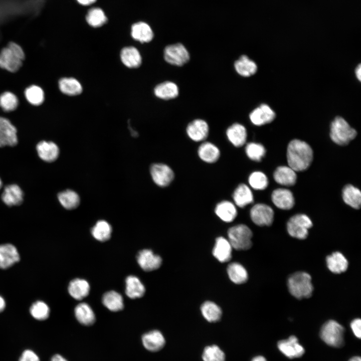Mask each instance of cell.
<instances>
[{
  "label": "cell",
  "mask_w": 361,
  "mask_h": 361,
  "mask_svg": "<svg viewBox=\"0 0 361 361\" xmlns=\"http://www.w3.org/2000/svg\"><path fill=\"white\" fill-rule=\"evenodd\" d=\"M204 318L209 322H215L219 321L222 316V310L216 303L211 301L204 302L201 308Z\"/></svg>",
  "instance_id": "b9f144b4"
},
{
  "label": "cell",
  "mask_w": 361,
  "mask_h": 361,
  "mask_svg": "<svg viewBox=\"0 0 361 361\" xmlns=\"http://www.w3.org/2000/svg\"><path fill=\"white\" fill-rule=\"evenodd\" d=\"M272 202L277 208L282 210H290L294 205V199L292 192L285 189H278L272 194Z\"/></svg>",
  "instance_id": "d6986e66"
},
{
  "label": "cell",
  "mask_w": 361,
  "mask_h": 361,
  "mask_svg": "<svg viewBox=\"0 0 361 361\" xmlns=\"http://www.w3.org/2000/svg\"><path fill=\"white\" fill-rule=\"evenodd\" d=\"M277 346L283 354L290 358L299 357L305 352L304 348L299 343L297 338L294 335L290 336L287 339L279 341Z\"/></svg>",
  "instance_id": "7c38bea8"
},
{
  "label": "cell",
  "mask_w": 361,
  "mask_h": 361,
  "mask_svg": "<svg viewBox=\"0 0 361 361\" xmlns=\"http://www.w3.org/2000/svg\"><path fill=\"white\" fill-rule=\"evenodd\" d=\"M348 361H361L359 356H353L351 357Z\"/></svg>",
  "instance_id": "6f0895ef"
},
{
  "label": "cell",
  "mask_w": 361,
  "mask_h": 361,
  "mask_svg": "<svg viewBox=\"0 0 361 361\" xmlns=\"http://www.w3.org/2000/svg\"><path fill=\"white\" fill-rule=\"evenodd\" d=\"M216 215L223 221L230 223L234 221L237 216L236 205L229 201H223L219 203L215 208Z\"/></svg>",
  "instance_id": "d4e9b609"
},
{
  "label": "cell",
  "mask_w": 361,
  "mask_h": 361,
  "mask_svg": "<svg viewBox=\"0 0 361 361\" xmlns=\"http://www.w3.org/2000/svg\"><path fill=\"white\" fill-rule=\"evenodd\" d=\"M227 273L230 280L235 284L244 283L248 279V275L246 270L238 263L230 264L227 267Z\"/></svg>",
  "instance_id": "f35d334b"
},
{
  "label": "cell",
  "mask_w": 361,
  "mask_h": 361,
  "mask_svg": "<svg viewBox=\"0 0 361 361\" xmlns=\"http://www.w3.org/2000/svg\"><path fill=\"white\" fill-rule=\"evenodd\" d=\"M74 312L77 320L82 325H91L95 321V315L92 309L86 303L78 304Z\"/></svg>",
  "instance_id": "e575fe53"
},
{
  "label": "cell",
  "mask_w": 361,
  "mask_h": 361,
  "mask_svg": "<svg viewBox=\"0 0 361 361\" xmlns=\"http://www.w3.org/2000/svg\"><path fill=\"white\" fill-rule=\"evenodd\" d=\"M276 117L275 112L266 104H262L250 114L251 122L257 126H261L273 121Z\"/></svg>",
  "instance_id": "5bb4252c"
},
{
  "label": "cell",
  "mask_w": 361,
  "mask_h": 361,
  "mask_svg": "<svg viewBox=\"0 0 361 361\" xmlns=\"http://www.w3.org/2000/svg\"><path fill=\"white\" fill-rule=\"evenodd\" d=\"M252 232L246 225L239 224L229 228L228 241L232 248L237 250H246L252 246Z\"/></svg>",
  "instance_id": "5b68a950"
},
{
  "label": "cell",
  "mask_w": 361,
  "mask_h": 361,
  "mask_svg": "<svg viewBox=\"0 0 361 361\" xmlns=\"http://www.w3.org/2000/svg\"><path fill=\"white\" fill-rule=\"evenodd\" d=\"M312 226L310 218L304 214H297L292 216L288 221L287 230L292 237L305 239L308 234V229Z\"/></svg>",
  "instance_id": "52a82bcc"
},
{
  "label": "cell",
  "mask_w": 361,
  "mask_h": 361,
  "mask_svg": "<svg viewBox=\"0 0 361 361\" xmlns=\"http://www.w3.org/2000/svg\"><path fill=\"white\" fill-rule=\"evenodd\" d=\"M112 231V227L107 222L100 220L92 228L91 234L95 239L104 242L110 239Z\"/></svg>",
  "instance_id": "60d3db41"
},
{
  "label": "cell",
  "mask_w": 361,
  "mask_h": 361,
  "mask_svg": "<svg viewBox=\"0 0 361 361\" xmlns=\"http://www.w3.org/2000/svg\"><path fill=\"white\" fill-rule=\"evenodd\" d=\"M150 172L153 182L161 187L168 186L174 177L172 169L163 163H157L152 164Z\"/></svg>",
  "instance_id": "8fae6325"
},
{
  "label": "cell",
  "mask_w": 361,
  "mask_h": 361,
  "mask_svg": "<svg viewBox=\"0 0 361 361\" xmlns=\"http://www.w3.org/2000/svg\"><path fill=\"white\" fill-rule=\"evenodd\" d=\"M252 222L259 226H270L274 219V212L269 206L264 204L254 205L250 212Z\"/></svg>",
  "instance_id": "30bf717a"
},
{
  "label": "cell",
  "mask_w": 361,
  "mask_h": 361,
  "mask_svg": "<svg viewBox=\"0 0 361 361\" xmlns=\"http://www.w3.org/2000/svg\"><path fill=\"white\" fill-rule=\"evenodd\" d=\"M24 93L27 101L33 106H39L45 100L43 89L37 85L33 84L28 86L25 89Z\"/></svg>",
  "instance_id": "74e56055"
},
{
  "label": "cell",
  "mask_w": 361,
  "mask_h": 361,
  "mask_svg": "<svg viewBox=\"0 0 361 361\" xmlns=\"http://www.w3.org/2000/svg\"><path fill=\"white\" fill-rule=\"evenodd\" d=\"M344 202L355 209H359L361 205V193L359 190L352 185L345 186L342 190Z\"/></svg>",
  "instance_id": "d590c367"
},
{
  "label": "cell",
  "mask_w": 361,
  "mask_h": 361,
  "mask_svg": "<svg viewBox=\"0 0 361 361\" xmlns=\"http://www.w3.org/2000/svg\"><path fill=\"white\" fill-rule=\"evenodd\" d=\"M103 305L112 311H118L124 307L122 296L115 291H110L104 294L102 297Z\"/></svg>",
  "instance_id": "8d00e7d4"
},
{
  "label": "cell",
  "mask_w": 361,
  "mask_h": 361,
  "mask_svg": "<svg viewBox=\"0 0 361 361\" xmlns=\"http://www.w3.org/2000/svg\"><path fill=\"white\" fill-rule=\"evenodd\" d=\"M18 142L16 127L9 119L0 116V147L15 146Z\"/></svg>",
  "instance_id": "9c48e42d"
},
{
  "label": "cell",
  "mask_w": 361,
  "mask_h": 361,
  "mask_svg": "<svg viewBox=\"0 0 361 361\" xmlns=\"http://www.w3.org/2000/svg\"><path fill=\"white\" fill-rule=\"evenodd\" d=\"M250 186L256 190L265 189L268 185V180L266 175L261 171L253 172L248 178Z\"/></svg>",
  "instance_id": "7dc6e473"
},
{
  "label": "cell",
  "mask_w": 361,
  "mask_h": 361,
  "mask_svg": "<svg viewBox=\"0 0 361 361\" xmlns=\"http://www.w3.org/2000/svg\"><path fill=\"white\" fill-rule=\"evenodd\" d=\"M273 176L276 183L286 186L294 185L297 179L295 171L286 166L278 167L275 170Z\"/></svg>",
  "instance_id": "4316f807"
},
{
  "label": "cell",
  "mask_w": 361,
  "mask_h": 361,
  "mask_svg": "<svg viewBox=\"0 0 361 361\" xmlns=\"http://www.w3.org/2000/svg\"><path fill=\"white\" fill-rule=\"evenodd\" d=\"M25 54L22 47L10 42L0 51V68L11 73L17 72L22 67Z\"/></svg>",
  "instance_id": "7a4b0ae2"
},
{
  "label": "cell",
  "mask_w": 361,
  "mask_h": 361,
  "mask_svg": "<svg viewBox=\"0 0 361 361\" xmlns=\"http://www.w3.org/2000/svg\"><path fill=\"white\" fill-rule=\"evenodd\" d=\"M350 327L354 335L360 338L361 337V320L359 318L353 320L350 323Z\"/></svg>",
  "instance_id": "f907efd6"
},
{
  "label": "cell",
  "mask_w": 361,
  "mask_h": 361,
  "mask_svg": "<svg viewBox=\"0 0 361 361\" xmlns=\"http://www.w3.org/2000/svg\"><path fill=\"white\" fill-rule=\"evenodd\" d=\"M141 342L146 349L151 352H156L164 347L165 340L160 331L153 330L143 334Z\"/></svg>",
  "instance_id": "2e32d148"
},
{
  "label": "cell",
  "mask_w": 361,
  "mask_h": 361,
  "mask_svg": "<svg viewBox=\"0 0 361 361\" xmlns=\"http://www.w3.org/2000/svg\"><path fill=\"white\" fill-rule=\"evenodd\" d=\"M287 285L290 293L298 299L310 297L313 290L311 277L304 272H297L291 275Z\"/></svg>",
  "instance_id": "3957f363"
},
{
  "label": "cell",
  "mask_w": 361,
  "mask_h": 361,
  "mask_svg": "<svg viewBox=\"0 0 361 361\" xmlns=\"http://www.w3.org/2000/svg\"><path fill=\"white\" fill-rule=\"evenodd\" d=\"M120 59L122 63L129 68H138L142 62L140 52L133 46L123 48L120 52Z\"/></svg>",
  "instance_id": "cb8c5ba5"
},
{
  "label": "cell",
  "mask_w": 361,
  "mask_h": 361,
  "mask_svg": "<svg viewBox=\"0 0 361 361\" xmlns=\"http://www.w3.org/2000/svg\"><path fill=\"white\" fill-rule=\"evenodd\" d=\"M202 358L204 361H225V354L218 346L212 345L204 348Z\"/></svg>",
  "instance_id": "f6af8a7d"
},
{
  "label": "cell",
  "mask_w": 361,
  "mask_h": 361,
  "mask_svg": "<svg viewBox=\"0 0 361 361\" xmlns=\"http://www.w3.org/2000/svg\"><path fill=\"white\" fill-rule=\"evenodd\" d=\"M88 24L92 27L98 28L107 22V18L103 11L99 8L90 9L86 17Z\"/></svg>",
  "instance_id": "ee69618b"
},
{
  "label": "cell",
  "mask_w": 361,
  "mask_h": 361,
  "mask_svg": "<svg viewBox=\"0 0 361 361\" xmlns=\"http://www.w3.org/2000/svg\"><path fill=\"white\" fill-rule=\"evenodd\" d=\"M131 36L135 40L143 43L151 41L154 35L149 25L145 22H139L132 26Z\"/></svg>",
  "instance_id": "484cf974"
},
{
  "label": "cell",
  "mask_w": 361,
  "mask_h": 361,
  "mask_svg": "<svg viewBox=\"0 0 361 361\" xmlns=\"http://www.w3.org/2000/svg\"><path fill=\"white\" fill-rule=\"evenodd\" d=\"M145 289L139 279L135 276H128L125 279V293L131 298H140L144 294Z\"/></svg>",
  "instance_id": "d6a6232c"
},
{
  "label": "cell",
  "mask_w": 361,
  "mask_h": 361,
  "mask_svg": "<svg viewBox=\"0 0 361 361\" xmlns=\"http://www.w3.org/2000/svg\"><path fill=\"white\" fill-rule=\"evenodd\" d=\"M343 327L335 320L326 322L320 330L321 338L328 345L340 347L344 344Z\"/></svg>",
  "instance_id": "8992f818"
},
{
  "label": "cell",
  "mask_w": 361,
  "mask_h": 361,
  "mask_svg": "<svg viewBox=\"0 0 361 361\" xmlns=\"http://www.w3.org/2000/svg\"><path fill=\"white\" fill-rule=\"evenodd\" d=\"M198 154L203 161L212 163L218 160L220 156V151L213 143L204 142L199 147Z\"/></svg>",
  "instance_id": "83f0119b"
},
{
  "label": "cell",
  "mask_w": 361,
  "mask_h": 361,
  "mask_svg": "<svg viewBox=\"0 0 361 361\" xmlns=\"http://www.w3.org/2000/svg\"><path fill=\"white\" fill-rule=\"evenodd\" d=\"M58 199L61 205L67 210L76 209L80 202V197L77 193L71 190L59 193Z\"/></svg>",
  "instance_id": "ab89813d"
},
{
  "label": "cell",
  "mask_w": 361,
  "mask_h": 361,
  "mask_svg": "<svg viewBox=\"0 0 361 361\" xmlns=\"http://www.w3.org/2000/svg\"><path fill=\"white\" fill-rule=\"evenodd\" d=\"M179 93L177 85L171 81H165L157 85L154 89L156 97L163 99L169 100L176 98Z\"/></svg>",
  "instance_id": "f546056e"
},
{
  "label": "cell",
  "mask_w": 361,
  "mask_h": 361,
  "mask_svg": "<svg viewBox=\"0 0 361 361\" xmlns=\"http://www.w3.org/2000/svg\"><path fill=\"white\" fill-rule=\"evenodd\" d=\"M251 361H267L266 358L261 355L257 356L254 357Z\"/></svg>",
  "instance_id": "9f6ffc18"
},
{
  "label": "cell",
  "mask_w": 361,
  "mask_h": 361,
  "mask_svg": "<svg viewBox=\"0 0 361 361\" xmlns=\"http://www.w3.org/2000/svg\"><path fill=\"white\" fill-rule=\"evenodd\" d=\"M234 68L237 73L243 77H250L257 71L255 62L246 55H242L234 63Z\"/></svg>",
  "instance_id": "4dcf8cb0"
},
{
  "label": "cell",
  "mask_w": 361,
  "mask_h": 361,
  "mask_svg": "<svg viewBox=\"0 0 361 361\" xmlns=\"http://www.w3.org/2000/svg\"><path fill=\"white\" fill-rule=\"evenodd\" d=\"M51 361H68L64 357L59 354H56L53 355L51 359Z\"/></svg>",
  "instance_id": "816d5d0a"
},
{
  "label": "cell",
  "mask_w": 361,
  "mask_h": 361,
  "mask_svg": "<svg viewBox=\"0 0 361 361\" xmlns=\"http://www.w3.org/2000/svg\"><path fill=\"white\" fill-rule=\"evenodd\" d=\"M20 260L17 248L10 244L0 245V268L7 269Z\"/></svg>",
  "instance_id": "ffe728a7"
},
{
  "label": "cell",
  "mask_w": 361,
  "mask_h": 361,
  "mask_svg": "<svg viewBox=\"0 0 361 361\" xmlns=\"http://www.w3.org/2000/svg\"><path fill=\"white\" fill-rule=\"evenodd\" d=\"M19 104L17 96L10 91H5L0 95V108L5 112L15 110Z\"/></svg>",
  "instance_id": "7bdbcfd3"
},
{
  "label": "cell",
  "mask_w": 361,
  "mask_h": 361,
  "mask_svg": "<svg viewBox=\"0 0 361 361\" xmlns=\"http://www.w3.org/2000/svg\"><path fill=\"white\" fill-rule=\"evenodd\" d=\"M90 285L85 280L76 278L72 280L68 286L70 295L76 300H81L89 294Z\"/></svg>",
  "instance_id": "836d02e7"
},
{
  "label": "cell",
  "mask_w": 361,
  "mask_h": 361,
  "mask_svg": "<svg viewBox=\"0 0 361 361\" xmlns=\"http://www.w3.org/2000/svg\"><path fill=\"white\" fill-rule=\"evenodd\" d=\"M3 202L8 206L20 205L24 200V193L21 188L16 184L7 186L2 194Z\"/></svg>",
  "instance_id": "ac0fdd59"
},
{
  "label": "cell",
  "mask_w": 361,
  "mask_h": 361,
  "mask_svg": "<svg viewBox=\"0 0 361 361\" xmlns=\"http://www.w3.org/2000/svg\"><path fill=\"white\" fill-rule=\"evenodd\" d=\"M356 131L340 116L336 117L330 124L331 140L340 145H347L356 136Z\"/></svg>",
  "instance_id": "277c9868"
},
{
  "label": "cell",
  "mask_w": 361,
  "mask_h": 361,
  "mask_svg": "<svg viewBox=\"0 0 361 361\" xmlns=\"http://www.w3.org/2000/svg\"><path fill=\"white\" fill-rule=\"evenodd\" d=\"M186 132L188 136L192 140L199 142L204 140L208 137L209 127L205 120L196 119L188 125Z\"/></svg>",
  "instance_id": "9a60e30c"
},
{
  "label": "cell",
  "mask_w": 361,
  "mask_h": 361,
  "mask_svg": "<svg viewBox=\"0 0 361 361\" xmlns=\"http://www.w3.org/2000/svg\"><path fill=\"white\" fill-rule=\"evenodd\" d=\"M328 269L332 273L339 274L345 272L348 267V263L346 258L339 252L333 253L326 259Z\"/></svg>",
  "instance_id": "1f68e13d"
},
{
  "label": "cell",
  "mask_w": 361,
  "mask_h": 361,
  "mask_svg": "<svg viewBox=\"0 0 361 361\" xmlns=\"http://www.w3.org/2000/svg\"><path fill=\"white\" fill-rule=\"evenodd\" d=\"M58 87L60 92L67 96H74L80 94L83 88L80 82L76 78L62 77L58 81Z\"/></svg>",
  "instance_id": "44dd1931"
},
{
  "label": "cell",
  "mask_w": 361,
  "mask_h": 361,
  "mask_svg": "<svg viewBox=\"0 0 361 361\" xmlns=\"http://www.w3.org/2000/svg\"><path fill=\"white\" fill-rule=\"evenodd\" d=\"M287 159L289 166L295 171H303L311 164L313 151L306 142L293 139L288 145Z\"/></svg>",
  "instance_id": "6da1fadb"
},
{
  "label": "cell",
  "mask_w": 361,
  "mask_h": 361,
  "mask_svg": "<svg viewBox=\"0 0 361 361\" xmlns=\"http://www.w3.org/2000/svg\"><path fill=\"white\" fill-rule=\"evenodd\" d=\"M232 250V247L229 241L223 237H219L216 239L213 254L220 262H226L231 259Z\"/></svg>",
  "instance_id": "603a6c76"
},
{
  "label": "cell",
  "mask_w": 361,
  "mask_h": 361,
  "mask_svg": "<svg viewBox=\"0 0 361 361\" xmlns=\"http://www.w3.org/2000/svg\"><path fill=\"white\" fill-rule=\"evenodd\" d=\"M78 3L84 6H88L95 3L96 0H76Z\"/></svg>",
  "instance_id": "f5cc1de1"
},
{
  "label": "cell",
  "mask_w": 361,
  "mask_h": 361,
  "mask_svg": "<svg viewBox=\"0 0 361 361\" xmlns=\"http://www.w3.org/2000/svg\"><path fill=\"white\" fill-rule=\"evenodd\" d=\"M36 150L39 157L48 162L56 160L60 152L59 147L55 142L44 140L40 141L37 143Z\"/></svg>",
  "instance_id": "e0dca14e"
},
{
  "label": "cell",
  "mask_w": 361,
  "mask_h": 361,
  "mask_svg": "<svg viewBox=\"0 0 361 361\" xmlns=\"http://www.w3.org/2000/svg\"><path fill=\"white\" fill-rule=\"evenodd\" d=\"M32 316L39 320H44L48 318L50 309L44 302L38 301L32 304L30 309Z\"/></svg>",
  "instance_id": "c3c4849f"
},
{
  "label": "cell",
  "mask_w": 361,
  "mask_h": 361,
  "mask_svg": "<svg viewBox=\"0 0 361 361\" xmlns=\"http://www.w3.org/2000/svg\"><path fill=\"white\" fill-rule=\"evenodd\" d=\"M19 361H40V358L33 350L26 349L23 352Z\"/></svg>",
  "instance_id": "681fc988"
},
{
  "label": "cell",
  "mask_w": 361,
  "mask_h": 361,
  "mask_svg": "<svg viewBox=\"0 0 361 361\" xmlns=\"http://www.w3.org/2000/svg\"><path fill=\"white\" fill-rule=\"evenodd\" d=\"M137 263L145 271H151L157 269L161 265V257L149 249L140 251L136 256Z\"/></svg>",
  "instance_id": "4fadbf2b"
},
{
  "label": "cell",
  "mask_w": 361,
  "mask_h": 361,
  "mask_svg": "<svg viewBox=\"0 0 361 361\" xmlns=\"http://www.w3.org/2000/svg\"><path fill=\"white\" fill-rule=\"evenodd\" d=\"M245 152L250 159L259 161L265 156L266 149L264 146L260 143L250 142L246 146Z\"/></svg>",
  "instance_id": "bcb514c9"
},
{
  "label": "cell",
  "mask_w": 361,
  "mask_h": 361,
  "mask_svg": "<svg viewBox=\"0 0 361 361\" xmlns=\"http://www.w3.org/2000/svg\"><path fill=\"white\" fill-rule=\"evenodd\" d=\"M355 74L357 79L360 81L361 80V65L359 64L356 67L355 71Z\"/></svg>",
  "instance_id": "db71d44e"
},
{
  "label": "cell",
  "mask_w": 361,
  "mask_h": 361,
  "mask_svg": "<svg viewBox=\"0 0 361 361\" xmlns=\"http://www.w3.org/2000/svg\"><path fill=\"white\" fill-rule=\"evenodd\" d=\"M190 57L188 51L180 43L168 45L164 50L165 61L172 65L183 66L189 61Z\"/></svg>",
  "instance_id": "ba28073f"
},
{
  "label": "cell",
  "mask_w": 361,
  "mask_h": 361,
  "mask_svg": "<svg viewBox=\"0 0 361 361\" xmlns=\"http://www.w3.org/2000/svg\"><path fill=\"white\" fill-rule=\"evenodd\" d=\"M3 184L1 179L0 178V189H1L2 187Z\"/></svg>",
  "instance_id": "680465c9"
},
{
  "label": "cell",
  "mask_w": 361,
  "mask_h": 361,
  "mask_svg": "<svg viewBox=\"0 0 361 361\" xmlns=\"http://www.w3.org/2000/svg\"><path fill=\"white\" fill-rule=\"evenodd\" d=\"M5 306V301L4 298L0 296V312H1L4 310Z\"/></svg>",
  "instance_id": "11a10c76"
},
{
  "label": "cell",
  "mask_w": 361,
  "mask_h": 361,
  "mask_svg": "<svg viewBox=\"0 0 361 361\" xmlns=\"http://www.w3.org/2000/svg\"><path fill=\"white\" fill-rule=\"evenodd\" d=\"M226 135L229 141L234 146L239 147L243 146L246 141L247 130L242 124L235 123L227 128Z\"/></svg>",
  "instance_id": "7402d4cb"
},
{
  "label": "cell",
  "mask_w": 361,
  "mask_h": 361,
  "mask_svg": "<svg viewBox=\"0 0 361 361\" xmlns=\"http://www.w3.org/2000/svg\"><path fill=\"white\" fill-rule=\"evenodd\" d=\"M233 199L235 205L243 208L253 202V195L250 188L244 184L238 186L234 191Z\"/></svg>",
  "instance_id": "f1b7e54d"
}]
</instances>
